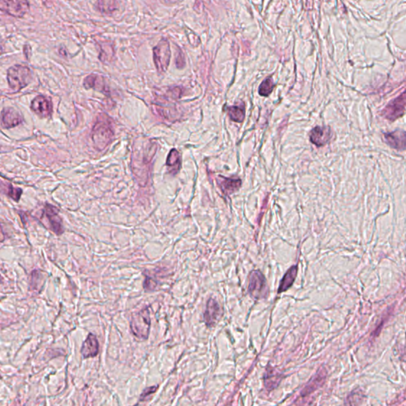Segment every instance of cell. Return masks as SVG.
<instances>
[{
    "mask_svg": "<svg viewBox=\"0 0 406 406\" xmlns=\"http://www.w3.org/2000/svg\"><path fill=\"white\" fill-rule=\"evenodd\" d=\"M31 110L42 118H48L52 114V103L45 96H38L31 102Z\"/></svg>",
    "mask_w": 406,
    "mask_h": 406,
    "instance_id": "obj_12",
    "label": "cell"
},
{
    "mask_svg": "<svg viewBox=\"0 0 406 406\" xmlns=\"http://www.w3.org/2000/svg\"><path fill=\"white\" fill-rule=\"evenodd\" d=\"M176 66L179 68H183L185 66V58L181 50H179L177 57H176Z\"/></svg>",
    "mask_w": 406,
    "mask_h": 406,
    "instance_id": "obj_27",
    "label": "cell"
},
{
    "mask_svg": "<svg viewBox=\"0 0 406 406\" xmlns=\"http://www.w3.org/2000/svg\"><path fill=\"white\" fill-rule=\"evenodd\" d=\"M327 378V370L325 368L319 369L314 376L311 378L309 382L304 386L303 391L301 393V396H308L309 394L314 392L317 389L320 388L324 383Z\"/></svg>",
    "mask_w": 406,
    "mask_h": 406,
    "instance_id": "obj_13",
    "label": "cell"
},
{
    "mask_svg": "<svg viewBox=\"0 0 406 406\" xmlns=\"http://www.w3.org/2000/svg\"><path fill=\"white\" fill-rule=\"evenodd\" d=\"M155 148L151 142H145L140 146L139 150H134L133 152L134 157L140 158L142 159H133V171L136 175H142V177H146L149 175L150 166L152 161V158L155 152Z\"/></svg>",
    "mask_w": 406,
    "mask_h": 406,
    "instance_id": "obj_2",
    "label": "cell"
},
{
    "mask_svg": "<svg viewBox=\"0 0 406 406\" xmlns=\"http://www.w3.org/2000/svg\"><path fill=\"white\" fill-rule=\"evenodd\" d=\"M221 315V306L219 303L214 299L208 301L205 313H204V321L209 328L214 326L219 320Z\"/></svg>",
    "mask_w": 406,
    "mask_h": 406,
    "instance_id": "obj_10",
    "label": "cell"
},
{
    "mask_svg": "<svg viewBox=\"0 0 406 406\" xmlns=\"http://www.w3.org/2000/svg\"><path fill=\"white\" fill-rule=\"evenodd\" d=\"M99 342L97 337L92 333H90L86 339L83 346H82L81 353L83 358H92L97 355L99 353Z\"/></svg>",
    "mask_w": 406,
    "mask_h": 406,
    "instance_id": "obj_17",
    "label": "cell"
},
{
    "mask_svg": "<svg viewBox=\"0 0 406 406\" xmlns=\"http://www.w3.org/2000/svg\"><path fill=\"white\" fill-rule=\"evenodd\" d=\"M229 118L232 121L235 122H243L245 117V112L243 107L240 106H233L228 109Z\"/></svg>",
    "mask_w": 406,
    "mask_h": 406,
    "instance_id": "obj_23",
    "label": "cell"
},
{
    "mask_svg": "<svg viewBox=\"0 0 406 406\" xmlns=\"http://www.w3.org/2000/svg\"><path fill=\"white\" fill-rule=\"evenodd\" d=\"M171 60V49L168 41L163 38L153 48V60L159 74L167 71Z\"/></svg>",
    "mask_w": 406,
    "mask_h": 406,
    "instance_id": "obj_6",
    "label": "cell"
},
{
    "mask_svg": "<svg viewBox=\"0 0 406 406\" xmlns=\"http://www.w3.org/2000/svg\"><path fill=\"white\" fill-rule=\"evenodd\" d=\"M43 215L46 216V218L48 219L50 229L53 233H56V235H60L63 233L64 229L62 226L61 218L59 216L58 209L56 207H54L53 205L46 204L44 207Z\"/></svg>",
    "mask_w": 406,
    "mask_h": 406,
    "instance_id": "obj_11",
    "label": "cell"
},
{
    "mask_svg": "<svg viewBox=\"0 0 406 406\" xmlns=\"http://www.w3.org/2000/svg\"><path fill=\"white\" fill-rule=\"evenodd\" d=\"M84 86L87 89H95L106 96L110 95L109 88L106 86L104 78L97 74H92L87 76L84 80Z\"/></svg>",
    "mask_w": 406,
    "mask_h": 406,
    "instance_id": "obj_14",
    "label": "cell"
},
{
    "mask_svg": "<svg viewBox=\"0 0 406 406\" xmlns=\"http://www.w3.org/2000/svg\"><path fill=\"white\" fill-rule=\"evenodd\" d=\"M98 10L104 14H110L118 9L117 0H98Z\"/></svg>",
    "mask_w": 406,
    "mask_h": 406,
    "instance_id": "obj_22",
    "label": "cell"
},
{
    "mask_svg": "<svg viewBox=\"0 0 406 406\" xmlns=\"http://www.w3.org/2000/svg\"><path fill=\"white\" fill-rule=\"evenodd\" d=\"M275 84L271 77H268L261 83L259 88V94L261 96L267 97L272 92Z\"/></svg>",
    "mask_w": 406,
    "mask_h": 406,
    "instance_id": "obj_24",
    "label": "cell"
},
{
    "mask_svg": "<svg viewBox=\"0 0 406 406\" xmlns=\"http://www.w3.org/2000/svg\"><path fill=\"white\" fill-rule=\"evenodd\" d=\"M1 10L14 18H22L30 10L28 0H1Z\"/></svg>",
    "mask_w": 406,
    "mask_h": 406,
    "instance_id": "obj_7",
    "label": "cell"
},
{
    "mask_svg": "<svg viewBox=\"0 0 406 406\" xmlns=\"http://www.w3.org/2000/svg\"><path fill=\"white\" fill-rule=\"evenodd\" d=\"M298 271H299L298 265H294L291 268L289 269L288 271L285 274L284 276L283 277L282 280H281L279 289H278V294L285 292V291H287L288 289L292 287V285L294 284L295 279H296Z\"/></svg>",
    "mask_w": 406,
    "mask_h": 406,
    "instance_id": "obj_19",
    "label": "cell"
},
{
    "mask_svg": "<svg viewBox=\"0 0 406 406\" xmlns=\"http://www.w3.org/2000/svg\"><path fill=\"white\" fill-rule=\"evenodd\" d=\"M158 386H150V387H148L146 388V390H144L143 392H142V395L140 397V402H144V401H147V399L150 395L152 394H154V393L157 390Z\"/></svg>",
    "mask_w": 406,
    "mask_h": 406,
    "instance_id": "obj_26",
    "label": "cell"
},
{
    "mask_svg": "<svg viewBox=\"0 0 406 406\" xmlns=\"http://www.w3.org/2000/svg\"><path fill=\"white\" fill-rule=\"evenodd\" d=\"M385 142L394 150H404L406 149V132L396 130L384 134Z\"/></svg>",
    "mask_w": 406,
    "mask_h": 406,
    "instance_id": "obj_15",
    "label": "cell"
},
{
    "mask_svg": "<svg viewBox=\"0 0 406 406\" xmlns=\"http://www.w3.org/2000/svg\"><path fill=\"white\" fill-rule=\"evenodd\" d=\"M151 319H150V311L148 309H144L138 312L132 317L130 328L132 333L135 337L141 340H146L150 334Z\"/></svg>",
    "mask_w": 406,
    "mask_h": 406,
    "instance_id": "obj_4",
    "label": "cell"
},
{
    "mask_svg": "<svg viewBox=\"0 0 406 406\" xmlns=\"http://www.w3.org/2000/svg\"><path fill=\"white\" fill-rule=\"evenodd\" d=\"M6 185L7 187H6V191H5L6 195H8L9 197L11 198L15 202L19 201L22 196V190L21 188L14 187L10 184H6Z\"/></svg>",
    "mask_w": 406,
    "mask_h": 406,
    "instance_id": "obj_25",
    "label": "cell"
},
{
    "mask_svg": "<svg viewBox=\"0 0 406 406\" xmlns=\"http://www.w3.org/2000/svg\"><path fill=\"white\" fill-rule=\"evenodd\" d=\"M221 178H222V180H220L219 184L224 193L226 194V195H230V194L234 193V192L240 189L241 186V179Z\"/></svg>",
    "mask_w": 406,
    "mask_h": 406,
    "instance_id": "obj_21",
    "label": "cell"
},
{
    "mask_svg": "<svg viewBox=\"0 0 406 406\" xmlns=\"http://www.w3.org/2000/svg\"><path fill=\"white\" fill-rule=\"evenodd\" d=\"M309 138L312 143L320 147L325 146L330 141L332 138V131L330 128L317 126L311 131Z\"/></svg>",
    "mask_w": 406,
    "mask_h": 406,
    "instance_id": "obj_16",
    "label": "cell"
},
{
    "mask_svg": "<svg viewBox=\"0 0 406 406\" xmlns=\"http://www.w3.org/2000/svg\"><path fill=\"white\" fill-rule=\"evenodd\" d=\"M23 118L19 112L11 107H5L1 113V125L4 129H12L20 125Z\"/></svg>",
    "mask_w": 406,
    "mask_h": 406,
    "instance_id": "obj_9",
    "label": "cell"
},
{
    "mask_svg": "<svg viewBox=\"0 0 406 406\" xmlns=\"http://www.w3.org/2000/svg\"><path fill=\"white\" fill-rule=\"evenodd\" d=\"M264 386L265 388L268 391L275 390L277 386H279L281 381L283 379V374L278 372L272 366H268L267 370L264 374Z\"/></svg>",
    "mask_w": 406,
    "mask_h": 406,
    "instance_id": "obj_18",
    "label": "cell"
},
{
    "mask_svg": "<svg viewBox=\"0 0 406 406\" xmlns=\"http://www.w3.org/2000/svg\"><path fill=\"white\" fill-rule=\"evenodd\" d=\"M248 291L249 295L256 300L266 299L268 295L266 279L263 273L259 270H254L250 273Z\"/></svg>",
    "mask_w": 406,
    "mask_h": 406,
    "instance_id": "obj_5",
    "label": "cell"
},
{
    "mask_svg": "<svg viewBox=\"0 0 406 406\" xmlns=\"http://www.w3.org/2000/svg\"><path fill=\"white\" fill-rule=\"evenodd\" d=\"M166 165L168 167V171L172 175H175L179 172L181 167V156L177 150H171L167 155Z\"/></svg>",
    "mask_w": 406,
    "mask_h": 406,
    "instance_id": "obj_20",
    "label": "cell"
},
{
    "mask_svg": "<svg viewBox=\"0 0 406 406\" xmlns=\"http://www.w3.org/2000/svg\"><path fill=\"white\" fill-rule=\"evenodd\" d=\"M406 109V91L395 100L390 102L383 110V115L390 121H394L404 114Z\"/></svg>",
    "mask_w": 406,
    "mask_h": 406,
    "instance_id": "obj_8",
    "label": "cell"
},
{
    "mask_svg": "<svg viewBox=\"0 0 406 406\" xmlns=\"http://www.w3.org/2000/svg\"><path fill=\"white\" fill-rule=\"evenodd\" d=\"M109 117L100 114L92 132V139L99 151L105 150L113 141L114 132Z\"/></svg>",
    "mask_w": 406,
    "mask_h": 406,
    "instance_id": "obj_1",
    "label": "cell"
},
{
    "mask_svg": "<svg viewBox=\"0 0 406 406\" xmlns=\"http://www.w3.org/2000/svg\"><path fill=\"white\" fill-rule=\"evenodd\" d=\"M7 82L14 93L20 92L32 80V72L27 66L16 64L7 70Z\"/></svg>",
    "mask_w": 406,
    "mask_h": 406,
    "instance_id": "obj_3",
    "label": "cell"
}]
</instances>
